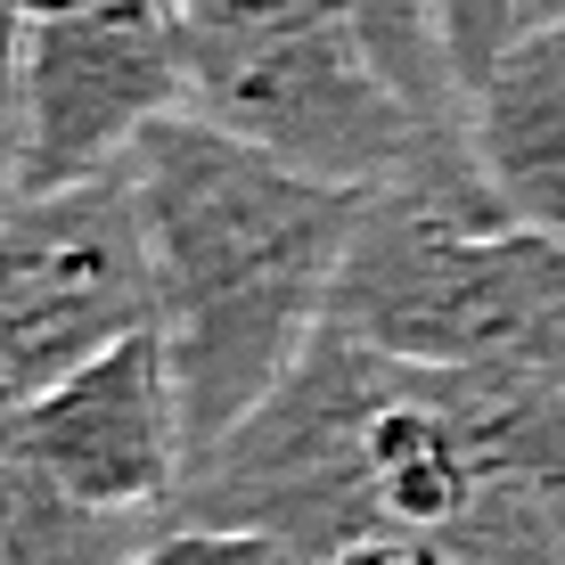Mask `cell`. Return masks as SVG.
Returning <instances> with one entry per match:
<instances>
[{
	"instance_id": "ba28073f",
	"label": "cell",
	"mask_w": 565,
	"mask_h": 565,
	"mask_svg": "<svg viewBox=\"0 0 565 565\" xmlns=\"http://www.w3.org/2000/svg\"><path fill=\"white\" fill-rule=\"evenodd\" d=\"M467 156L524 222L565 238V25L524 33L467 83Z\"/></svg>"
},
{
	"instance_id": "7c38bea8",
	"label": "cell",
	"mask_w": 565,
	"mask_h": 565,
	"mask_svg": "<svg viewBox=\"0 0 565 565\" xmlns=\"http://www.w3.org/2000/svg\"><path fill=\"white\" fill-rule=\"evenodd\" d=\"M25 189H33V172H25V124H17V90H9V74H0V222L25 205Z\"/></svg>"
},
{
	"instance_id": "52a82bcc",
	"label": "cell",
	"mask_w": 565,
	"mask_h": 565,
	"mask_svg": "<svg viewBox=\"0 0 565 565\" xmlns=\"http://www.w3.org/2000/svg\"><path fill=\"white\" fill-rule=\"evenodd\" d=\"M9 426L17 451L66 500L107 516H172V492L189 476V418L156 328L107 344L99 361L66 369L33 402H17Z\"/></svg>"
},
{
	"instance_id": "4fadbf2b",
	"label": "cell",
	"mask_w": 565,
	"mask_h": 565,
	"mask_svg": "<svg viewBox=\"0 0 565 565\" xmlns=\"http://www.w3.org/2000/svg\"><path fill=\"white\" fill-rule=\"evenodd\" d=\"M0 74H9V57H0Z\"/></svg>"
},
{
	"instance_id": "5b68a950",
	"label": "cell",
	"mask_w": 565,
	"mask_h": 565,
	"mask_svg": "<svg viewBox=\"0 0 565 565\" xmlns=\"http://www.w3.org/2000/svg\"><path fill=\"white\" fill-rule=\"evenodd\" d=\"M156 328V270L131 164L25 189L0 222V411Z\"/></svg>"
},
{
	"instance_id": "30bf717a",
	"label": "cell",
	"mask_w": 565,
	"mask_h": 565,
	"mask_svg": "<svg viewBox=\"0 0 565 565\" xmlns=\"http://www.w3.org/2000/svg\"><path fill=\"white\" fill-rule=\"evenodd\" d=\"M131 565H303V550L270 524H230V516H164L140 541Z\"/></svg>"
},
{
	"instance_id": "9c48e42d",
	"label": "cell",
	"mask_w": 565,
	"mask_h": 565,
	"mask_svg": "<svg viewBox=\"0 0 565 565\" xmlns=\"http://www.w3.org/2000/svg\"><path fill=\"white\" fill-rule=\"evenodd\" d=\"M353 33L369 42L377 74L411 99L435 131H467V83L451 57V25H443V0H344Z\"/></svg>"
},
{
	"instance_id": "8992f818",
	"label": "cell",
	"mask_w": 565,
	"mask_h": 565,
	"mask_svg": "<svg viewBox=\"0 0 565 565\" xmlns=\"http://www.w3.org/2000/svg\"><path fill=\"white\" fill-rule=\"evenodd\" d=\"M33 189L131 164L140 131L181 107V0H57L9 42Z\"/></svg>"
},
{
	"instance_id": "277c9868",
	"label": "cell",
	"mask_w": 565,
	"mask_h": 565,
	"mask_svg": "<svg viewBox=\"0 0 565 565\" xmlns=\"http://www.w3.org/2000/svg\"><path fill=\"white\" fill-rule=\"evenodd\" d=\"M181 107L344 189L394 181L443 140L377 74L344 0H181Z\"/></svg>"
},
{
	"instance_id": "3957f363",
	"label": "cell",
	"mask_w": 565,
	"mask_h": 565,
	"mask_svg": "<svg viewBox=\"0 0 565 565\" xmlns=\"http://www.w3.org/2000/svg\"><path fill=\"white\" fill-rule=\"evenodd\" d=\"M328 328L435 369L565 385V238L500 198L467 131L369 189Z\"/></svg>"
},
{
	"instance_id": "8fae6325",
	"label": "cell",
	"mask_w": 565,
	"mask_h": 565,
	"mask_svg": "<svg viewBox=\"0 0 565 565\" xmlns=\"http://www.w3.org/2000/svg\"><path fill=\"white\" fill-rule=\"evenodd\" d=\"M443 25H451V57L459 83H476L492 57H509L524 33L565 25V0H443Z\"/></svg>"
},
{
	"instance_id": "7a4b0ae2",
	"label": "cell",
	"mask_w": 565,
	"mask_h": 565,
	"mask_svg": "<svg viewBox=\"0 0 565 565\" xmlns=\"http://www.w3.org/2000/svg\"><path fill=\"white\" fill-rule=\"evenodd\" d=\"M131 189L156 270V337L172 353L198 459L279 394V377L328 328L369 189L311 181L189 107L140 131Z\"/></svg>"
},
{
	"instance_id": "6da1fadb",
	"label": "cell",
	"mask_w": 565,
	"mask_h": 565,
	"mask_svg": "<svg viewBox=\"0 0 565 565\" xmlns=\"http://www.w3.org/2000/svg\"><path fill=\"white\" fill-rule=\"evenodd\" d=\"M172 516L270 524L303 565L361 541L565 565V385L402 361L320 328L279 394L189 459Z\"/></svg>"
}]
</instances>
